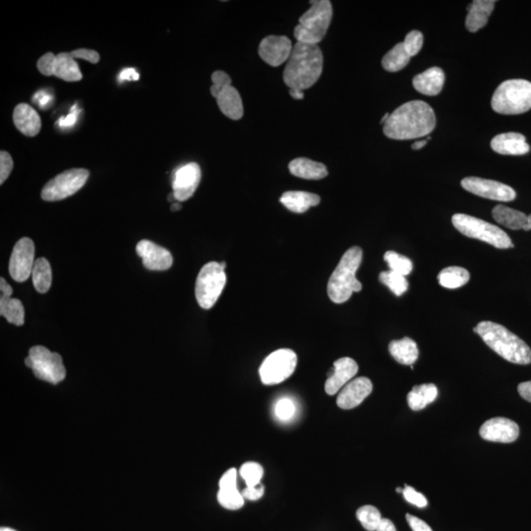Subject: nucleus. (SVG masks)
<instances>
[{"label": "nucleus", "mask_w": 531, "mask_h": 531, "mask_svg": "<svg viewBox=\"0 0 531 531\" xmlns=\"http://www.w3.org/2000/svg\"><path fill=\"white\" fill-rule=\"evenodd\" d=\"M0 531H16L14 530H11V528H2Z\"/></svg>", "instance_id": "nucleus-61"}, {"label": "nucleus", "mask_w": 531, "mask_h": 531, "mask_svg": "<svg viewBox=\"0 0 531 531\" xmlns=\"http://www.w3.org/2000/svg\"><path fill=\"white\" fill-rule=\"evenodd\" d=\"M404 499L408 502V503L415 505L418 508H425L427 506V499L425 498L424 495L416 491L411 486L406 485L403 491Z\"/></svg>", "instance_id": "nucleus-43"}, {"label": "nucleus", "mask_w": 531, "mask_h": 531, "mask_svg": "<svg viewBox=\"0 0 531 531\" xmlns=\"http://www.w3.org/2000/svg\"><path fill=\"white\" fill-rule=\"evenodd\" d=\"M358 365L353 358L343 357L334 361L331 374L325 384V391L330 396L339 393L341 389L357 374Z\"/></svg>", "instance_id": "nucleus-19"}, {"label": "nucleus", "mask_w": 531, "mask_h": 531, "mask_svg": "<svg viewBox=\"0 0 531 531\" xmlns=\"http://www.w3.org/2000/svg\"><path fill=\"white\" fill-rule=\"evenodd\" d=\"M35 262V245L32 239H20L14 246L9 262V272L12 279L18 282L27 281L32 275Z\"/></svg>", "instance_id": "nucleus-13"}, {"label": "nucleus", "mask_w": 531, "mask_h": 531, "mask_svg": "<svg viewBox=\"0 0 531 531\" xmlns=\"http://www.w3.org/2000/svg\"><path fill=\"white\" fill-rule=\"evenodd\" d=\"M518 391L521 398L531 403V381L521 383Z\"/></svg>", "instance_id": "nucleus-53"}, {"label": "nucleus", "mask_w": 531, "mask_h": 531, "mask_svg": "<svg viewBox=\"0 0 531 531\" xmlns=\"http://www.w3.org/2000/svg\"><path fill=\"white\" fill-rule=\"evenodd\" d=\"M445 83V73L439 67H432L413 78V87L420 94L437 95Z\"/></svg>", "instance_id": "nucleus-22"}, {"label": "nucleus", "mask_w": 531, "mask_h": 531, "mask_svg": "<svg viewBox=\"0 0 531 531\" xmlns=\"http://www.w3.org/2000/svg\"><path fill=\"white\" fill-rule=\"evenodd\" d=\"M217 501L224 508L231 511L241 509L244 505L243 494L238 491V486L220 488Z\"/></svg>", "instance_id": "nucleus-35"}, {"label": "nucleus", "mask_w": 531, "mask_h": 531, "mask_svg": "<svg viewBox=\"0 0 531 531\" xmlns=\"http://www.w3.org/2000/svg\"><path fill=\"white\" fill-rule=\"evenodd\" d=\"M25 363L33 370L35 376L43 381L56 385L63 381L66 376L61 356L59 353H52L45 346H33L29 351Z\"/></svg>", "instance_id": "nucleus-9"}, {"label": "nucleus", "mask_w": 531, "mask_h": 531, "mask_svg": "<svg viewBox=\"0 0 531 531\" xmlns=\"http://www.w3.org/2000/svg\"><path fill=\"white\" fill-rule=\"evenodd\" d=\"M81 114V109H78L77 105H73L70 114L67 116H62L59 119V126L61 129L73 128L77 122L79 114Z\"/></svg>", "instance_id": "nucleus-47"}, {"label": "nucleus", "mask_w": 531, "mask_h": 531, "mask_svg": "<svg viewBox=\"0 0 531 531\" xmlns=\"http://www.w3.org/2000/svg\"><path fill=\"white\" fill-rule=\"evenodd\" d=\"M56 57L52 52H47L44 54L39 61H38V69L43 75L54 76V63H56Z\"/></svg>", "instance_id": "nucleus-44"}, {"label": "nucleus", "mask_w": 531, "mask_h": 531, "mask_svg": "<svg viewBox=\"0 0 531 531\" xmlns=\"http://www.w3.org/2000/svg\"><path fill=\"white\" fill-rule=\"evenodd\" d=\"M435 126L436 117L432 107L422 100H411L390 114L383 131L394 140H413L429 135Z\"/></svg>", "instance_id": "nucleus-1"}, {"label": "nucleus", "mask_w": 531, "mask_h": 531, "mask_svg": "<svg viewBox=\"0 0 531 531\" xmlns=\"http://www.w3.org/2000/svg\"><path fill=\"white\" fill-rule=\"evenodd\" d=\"M54 76L67 82H77L83 78L78 63L71 56L70 52H61L57 54L56 63H54Z\"/></svg>", "instance_id": "nucleus-27"}, {"label": "nucleus", "mask_w": 531, "mask_h": 531, "mask_svg": "<svg viewBox=\"0 0 531 531\" xmlns=\"http://www.w3.org/2000/svg\"><path fill=\"white\" fill-rule=\"evenodd\" d=\"M410 59L411 56L404 49L403 43H399L383 57L382 66L389 72H398L410 63Z\"/></svg>", "instance_id": "nucleus-32"}, {"label": "nucleus", "mask_w": 531, "mask_h": 531, "mask_svg": "<svg viewBox=\"0 0 531 531\" xmlns=\"http://www.w3.org/2000/svg\"><path fill=\"white\" fill-rule=\"evenodd\" d=\"M289 95L295 100H302L305 98V92L300 90H295V88H289Z\"/></svg>", "instance_id": "nucleus-56"}, {"label": "nucleus", "mask_w": 531, "mask_h": 531, "mask_svg": "<svg viewBox=\"0 0 531 531\" xmlns=\"http://www.w3.org/2000/svg\"><path fill=\"white\" fill-rule=\"evenodd\" d=\"M461 186L468 192L486 199L501 202H509L516 199V191L511 186L490 179L465 177L461 180Z\"/></svg>", "instance_id": "nucleus-12"}, {"label": "nucleus", "mask_w": 531, "mask_h": 531, "mask_svg": "<svg viewBox=\"0 0 531 531\" xmlns=\"http://www.w3.org/2000/svg\"><path fill=\"white\" fill-rule=\"evenodd\" d=\"M0 315L11 324L22 326L25 320L22 302L16 298H0Z\"/></svg>", "instance_id": "nucleus-34"}, {"label": "nucleus", "mask_w": 531, "mask_h": 531, "mask_svg": "<svg viewBox=\"0 0 531 531\" xmlns=\"http://www.w3.org/2000/svg\"><path fill=\"white\" fill-rule=\"evenodd\" d=\"M288 169L294 176L312 179V180H319L329 174L325 164L306 159V157H298L291 161Z\"/></svg>", "instance_id": "nucleus-26"}, {"label": "nucleus", "mask_w": 531, "mask_h": 531, "mask_svg": "<svg viewBox=\"0 0 531 531\" xmlns=\"http://www.w3.org/2000/svg\"><path fill=\"white\" fill-rule=\"evenodd\" d=\"M372 390V382L368 378H356L339 391L337 404L343 410H353L369 396Z\"/></svg>", "instance_id": "nucleus-18"}, {"label": "nucleus", "mask_w": 531, "mask_h": 531, "mask_svg": "<svg viewBox=\"0 0 531 531\" xmlns=\"http://www.w3.org/2000/svg\"><path fill=\"white\" fill-rule=\"evenodd\" d=\"M140 79V75L137 71L134 68H125L121 71V75H119V82H124V81H138Z\"/></svg>", "instance_id": "nucleus-52"}, {"label": "nucleus", "mask_w": 531, "mask_h": 531, "mask_svg": "<svg viewBox=\"0 0 531 531\" xmlns=\"http://www.w3.org/2000/svg\"><path fill=\"white\" fill-rule=\"evenodd\" d=\"M403 489H401V488H398V489H397V492L398 493H403Z\"/></svg>", "instance_id": "nucleus-62"}, {"label": "nucleus", "mask_w": 531, "mask_h": 531, "mask_svg": "<svg viewBox=\"0 0 531 531\" xmlns=\"http://www.w3.org/2000/svg\"><path fill=\"white\" fill-rule=\"evenodd\" d=\"M384 260L389 265L391 271L398 272L404 277L408 276L413 271V262L406 256L399 254L394 251H387L385 253Z\"/></svg>", "instance_id": "nucleus-38"}, {"label": "nucleus", "mask_w": 531, "mask_h": 531, "mask_svg": "<svg viewBox=\"0 0 531 531\" xmlns=\"http://www.w3.org/2000/svg\"><path fill=\"white\" fill-rule=\"evenodd\" d=\"M73 59H84L91 63H98L100 61V54L95 50L87 49H79L70 52Z\"/></svg>", "instance_id": "nucleus-46"}, {"label": "nucleus", "mask_w": 531, "mask_h": 531, "mask_svg": "<svg viewBox=\"0 0 531 531\" xmlns=\"http://www.w3.org/2000/svg\"><path fill=\"white\" fill-rule=\"evenodd\" d=\"M238 482V470L236 468H231L222 476L221 480H220V488L224 487H236Z\"/></svg>", "instance_id": "nucleus-49"}, {"label": "nucleus", "mask_w": 531, "mask_h": 531, "mask_svg": "<svg viewBox=\"0 0 531 531\" xmlns=\"http://www.w3.org/2000/svg\"><path fill=\"white\" fill-rule=\"evenodd\" d=\"M494 0H475L468 7L465 27L471 33L477 32L488 23V18L494 9Z\"/></svg>", "instance_id": "nucleus-23"}, {"label": "nucleus", "mask_w": 531, "mask_h": 531, "mask_svg": "<svg viewBox=\"0 0 531 531\" xmlns=\"http://www.w3.org/2000/svg\"><path fill=\"white\" fill-rule=\"evenodd\" d=\"M12 169H13V160L11 155L2 151L0 153V183L3 184L4 181L8 178Z\"/></svg>", "instance_id": "nucleus-45"}, {"label": "nucleus", "mask_w": 531, "mask_h": 531, "mask_svg": "<svg viewBox=\"0 0 531 531\" xmlns=\"http://www.w3.org/2000/svg\"><path fill=\"white\" fill-rule=\"evenodd\" d=\"M404 49L411 57L415 56L422 49L423 35L420 31H411L406 35L403 42Z\"/></svg>", "instance_id": "nucleus-40"}, {"label": "nucleus", "mask_w": 531, "mask_h": 531, "mask_svg": "<svg viewBox=\"0 0 531 531\" xmlns=\"http://www.w3.org/2000/svg\"><path fill=\"white\" fill-rule=\"evenodd\" d=\"M52 95L44 92V91H40L33 95V102H37L40 109H45L52 102Z\"/></svg>", "instance_id": "nucleus-51"}, {"label": "nucleus", "mask_w": 531, "mask_h": 531, "mask_svg": "<svg viewBox=\"0 0 531 531\" xmlns=\"http://www.w3.org/2000/svg\"><path fill=\"white\" fill-rule=\"evenodd\" d=\"M468 270L461 267H448L440 272L438 279L442 288L454 289L461 288L470 281Z\"/></svg>", "instance_id": "nucleus-31"}, {"label": "nucleus", "mask_w": 531, "mask_h": 531, "mask_svg": "<svg viewBox=\"0 0 531 531\" xmlns=\"http://www.w3.org/2000/svg\"><path fill=\"white\" fill-rule=\"evenodd\" d=\"M298 355L288 348L277 349L268 356L259 369L261 381L264 385H277L286 381L295 371Z\"/></svg>", "instance_id": "nucleus-10"}, {"label": "nucleus", "mask_w": 531, "mask_h": 531, "mask_svg": "<svg viewBox=\"0 0 531 531\" xmlns=\"http://www.w3.org/2000/svg\"><path fill=\"white\" fill-rule=\"evenodd\" d=\"M380 282L387 286L396 296L403 295L408 289V282L406 277L393 271L382 272L379 276Z\"/></svg>", "instance_id": "nucleus-36"}, {"label": "nucleus", "mask_w": 531, "mask_h": 531, "mask_svg": "<svg viewBox=\"0 0 531 531\" xmlns=\"http://www.w3.org/2000/svg\"><path fill=\"white\" fill-rule=\"evenodd\" d=\"M201 169L196 162H189L179 167L172 180V189L177 202H184L192 197L201 181Z\"/></svg>", "instance_id": "nucleus-14"}, {"label": "nucleus", "mask_w": 531, "mask_h": 531, "mask_svg": "<svg viewBox=\"0 0 531 531\" xmlns=\"http://www.w3.org/2000/svg\"><path fill=\"white\" fill-rule=\"evenodd\" d=\"M454 226L468 238L479 239L483 243L491 244L499 249L514 247L511 238L503 229L477 217L465 214L454 215L452 217Z\"/></svg>", "instance_id": "nucleus-7"}, {"label": "nucleus", "mask_w": 531, "mask_h": 531, "mask_svg": "<svg viewBox=\"0 0 531 531\" xmlns=\"http://www.w3.org/2000/svg\"><path fill=\"white\" fill-rule=\"evenodd\" d=\"M479 433L486 441L508 444L515 442L520 436V427L509 418L495 417L484 422Z\"/></svg>", "instance_id": "nucleus-16"}, {"label": "nucleus", "mask_w": 531, "mask_h": 531, "mask_svg": "<svg viewBox=\"0 0 531 531\" xmlns=\"http://www.w3.org/2000/svg\"><path fill=\"white\" fill-rule=\"evenodd\" d=\"M495 221L508 229L518 231L528 226V217L523 212L511 209L504 205H498L492 210Z\"/></svg>", "instance_id": "nucleus-28"}, {"label": "nucleus", "mask_w": 531, "mask_h": 531, "mask_svg": "<svg viewBox=\"0 0 531 531\" xmlns=\"http://www.w3.org/2000/svg\"><path fill=\"white\" fill-rule=\"evenodd\" d=\"M406 521L410 525L413 531H433L432 528L424 521L416 518L415 516L406 515Z\"/></svg>", "instance_id": "nucleus-50"}, {"label": "nucleus", "mask_w": 531, "mask_h": 531, "mask_svg": "<svg viewBox=\"0 0 531 531\" xmlns=\"http://www.w3.org/2000/svg\"><path fill=\"white\" fill-rule=\"evenodd\" d=\"M376 531H397V530L396 526L391 521L387 520V518H382Z\"/></svg>", "instance_id": "nucleus-55"}, {"label": "nucleus", "mask_w": 531, "mask_h": 531, "mask_svg": "<svg viewBox=\"0 0 531 531\" xmlns=\"http://www.w3.org/2000/svg\"><path fill=\"white\" fill-rule=\"evenodd\" d=\"M167 200H169V202H177L176 196H174V192L169 194V197H167Z\"/></svg>", "instance_id": "nucleus-59"}, {"label": "nucleus", "mask_w": 531, "mask_h": 531, "mask_svg": "<svg viewBox=\"0 0 531 531\" xmlns=\"http://www.w3.org/2000/svg\"><path fill=\"white\" fill-rule=\"evenodd\" d=\"M90 172L85 169H71L62 172L45 184L42 199L56 202L74 195L87 183Z\"/></svg>", "instance_id": "nucleus-11"}, {"label": "nucleus", "mask_w": 531, "mask_h": 531, "mask_svg": "<svg viewBox=\"0 0 531 531\" xmlns=\"http://www.w3.org/2000/svg\"><path fill=\"white\" fill-rule=\"evenodd\" d=\"M295 404L288 398L279 399L275 406V413H276L277 417L284 421L293 418V415H295Z\"/></svg>", "instance_id": "nucleus-41"}, {"label": "nucleus", "mask_w": 531, "mask_h": 531, "mask_svg": "<svg viewBox=\"0 0 531 531\" xmlns=\"http://www.w3.org/2000/svg\"><path fill=\"white\" fill-rule=\"evenodd\" d=\"M180 209H181L180 202L172 203V205H171L172 212H176V210H179Z\"/></svg>", "instance_id": "nucleus-58"}, {"label": "nucleus", "mask_w": 531, "mask_h": 531, "mask_svg": "<svg viewBox=\"0 0 531 531\" xmlns=\"http://www.w3.org/2000/svg\"><path fill=\"white\" fill-rule=\"evenodd\" d=\"M279 201L286 209L298 214H302L311 207L319 205L321 198L314 193L305 192V191H288L282 194Z\"/></svg>", "instance_id": "nucleus-25"}, {"label": "nucleus", "mask_w": 531, "mask_h": 531, "mask_svg": "<svg viewBox=\"0 0 531 531\" xmlns=\"http://www.w3.org/2000/svg\"><path fill=\"white\" fill-rule=\"evenodd\" d=\"M389 351L396 361L403 365L413 366L418 358L417 344L410 338L391 341Z\"/></svg>", "instance_id": "nucleus-29"}, {"label": "nucleus", "mask_w": 531, "mask_h": 531, "mask_svg": "<svg viewBox=\"0 0 531 531\" xmlns=\"http://www.w3.org/2000/svg\"><path fill=\"white\" fill-rule=\"evenodd\" d=\"M494 152L505 155H521L530 152V145L521 133L509 132L495 136L491 141Z\"/></svg>", "instance_id": "nucleus-20"}, {"label": "nucleus", "mask_w": 531, "mask_h": 531, "mask_svg": "<svg viewBox=\"0 0 531 531\" xmlns=\"http://www.w3.org/2000/svg\"><path fill=\"white\" fill-rule=\"evenodd\" d=\"M239 475L246 483V487L255 486L260 484L261 479L264 475V468L259 463L254 461H248L241 465Z\"/></svg>", "instance_id": "nucleus-39"}, {"label": "nucleus", "mask_w": 531, "mask_h": 531, "mask_svg": "<svg viewBox=\"0 0 531 531\" xmlns=\"http://www.w3.org/2000/svg\"><path fill=\"white\" fill-rule=\"evenodd\" d=\"M312 6L299 19L294 28V37L299 43L317 45L326 36L332 18V7L329 0L311 1Z\"/></svg>", "instance_id": "nucleus-5"}, {"label": "nucleus", "mask_w": 531, "mask_h": 531, "mask_svg": "<svg viewBox=\"0 0 531 531\" xmlns=\"http://www.w3.org/2000/svg\"><path fill=\"white\" fill-rule=\"evenodd\" d=\"M523 231H531V215L528 216V226H526L525 229H523Z\"/></svg>", "instance_id": "nucleus-60"}, {"label": "nucleus", "mask_w": 531, "mask_h": 531, "mask_svg": "<svg viewBox=\"0 0 531 531\" xmlns=\"http://www.w3.org/2000/svg\"><path fill=\"white\" fill-rule=\"evenodd\" d=\"M323 54L317 45L296 42L284 71V81L289 88L305 91L312 87L321 76Z\"/></svg>", "instance_id": "nucleus-2"}, {"label": "nucleus", "mask_w": 531, "mask_h": 531, "mask_svg": "<svg viewBox=\"0 0 531 531\" xmlns=\"http://www.w3.org/2000/svg\"><path fill=\"white\" fill-rule=\"evenodd\" d=\"M0 291H1V298H10L12 293H13V289L7 284L3 277L0 279Z\"/></svg>", "instance_id": "nucleus-54"}, {"label": "nucleus", "mask_w": 531, "mask_h": 531, "mask_svg": "<svg viewBox=\"0 0 531 531\" xmlns=\"http://www.w3.org/2000/svg\"><path fill=\"white\" fill-rule=\"evenodd\" d=\"M264 493V485L260 483V484L255 485V486L246 487L241 494H243L244 499L249 500V501H257V500L262 498Z\"/></svg>", "instance_id": "nucleus-48"}, {"label": "nucleus", "mask_w": 531, "mask_h": 531, "mask_svg": "<svg viewBox=\"0 0 531 531\" xmlns=\"http://www.w3.org/2000/svg\"><path fill=\"white\" fill-rule=\"evenodd\" d=\"M356 518L360 521L363 528L368 531H376L378 525L381 523L383 518L379 509L370 506V505L358 509L356 511Z\"/></svg>", "instance_id": "nucleus-37"}, {"label": "nucleus", "mask_w": 531, "mask_h": 531, "mask_svg": "<svg viewBox=\"0 0 531 531\" xmlns=\"http://www.w3.org/2000/svg\"><path fill=\"white\" fill-rule=\"evenodd\" d=\"M426 144L427 140H420L417 141V142H415V144L411 146V148H413V150H420L422 149V148H424Z\"/></svg>", "instance_id": "nucleus-57"}, {"label": "nucleus", "mask_w": 531, "mask_h": 531, "mask_svg": "<svg viewBox=\"0 0 531 531\" xmlns=\"http://www.w3.org/2000/svg\"><path fill=\"white\" fill-rule=\"evenodd\" d=\"M212 82L213 85L210 88V94L213 95V97L217 98L222 90H224L227 86L231 85V79L224 71H216V72L213 73Z\"/></svg>", "instance_id": "nucleus-42"}, {"label": "nucleus", "mask_w": 531, "mask_h": 531, "mask_svg": "<svg viewBox=\"0 0 531 531\" xmlns=\"http://www.w3.org/2000/svg\"><path fill=\"white\" fill-rule=\"evenodd\" d=\"M136 251L142 258L146 269L150 271H167L174 262L169 250L150 240H141L136 246Z\"/></svg>", "instance_id": "nucleus-17"}, {"label": "nucleus", "mask_w": 531, "mask_h": 531, "mask_svg": "<svg viewBox=\"0 0 531 531\" xmlns=\"http://www.w3.org/2000/svg\"><path fill=\"white\" fill-rule=\"evenodd\" d=\"M473 332L479 334L484 343L504 360L515 364L531 363V348L515 334L497 323L480 322Z\"/></svg>", "instance_id": "nucleus-3"}, {"label": "nucleus", "mask_w": 531, "mask_h": 531, "mask_svg": "<svg viewBox=\"0 0 531 531\" xmlns=\"http://www.w3.org/2000/svg\"><path fill=\"white\" fill-rule=\"evenodd\" d=\"M291 40L284 36H269L261 42L259 56L272 67L282 66L288 61L293 52Z\"/></svg>", "instance_id": "nucleus-15"}, {"label": "nucleus", "mask_w": 531, "mask_h": 531, "mask_svg": "<svg viewBox=\"0 0 531 531\" xmlns=\"http://www.w3.org/2000/svg\"><path fill=\"white\" fill-rule=\"evenodd\" d=\"M361 262L362 250L360 247L354 246L344 253L328 284V294L332 302L341 305L348 301L353 293L361 291L362 284L355 277Z\"/></svg>", "instance_id": "nucleus-4"}, {"label": "nucleus", "mask_w": 531, "mask_h": 531, "mask_svg": "<svg viewBox=\"0 0 531 531\" xmlns=\"http://www.w3.org/2000/svg\"><path fill=\"white\" fill-rule=\"evenodd\" d=\"M226 284V275L221 264L210 262L201 269L195 284V295L203 309L216 305Z\"/></svg>", "instance_id": "nucleus-8"}, {"label": "nucleus", "mask_w": 531, "mask_h": 531, "mask_svg": "<svg viewBox=\"0 0 531 531\" xmlns=\"http://www.w3.org/2000/svg\"><path fill=\"white\" fill-rule=\"evenodd\" d=\"M491 105L500 114H525L531 109V83L523 79L505 81L495 91Z\"/></svg>", "instance_id": "nucleus-6"}, {"label": "nucleus", "mask_w": 531, "mask_h": 531, "mask_svg": "<svg viewBox=\"0 0 531 531\" xmlns=\"http://www.w3.org/2000/svg\"><path fill=\"white\" fill-rule=\"evenodd\" d=\"M14 124L17 129L28 137L39 134L42 121L38 112L27 104H19L14 109Z\"/></svg>", "instance_id": "nucleus-21"}, {"label": "nucleus", "mask_w": 531, "mask_h": 531, "mask_svg": "<svg viewBox=\"0 0 531 531\" xmlns=\"http://www.w3.org/2000/svg\"><path fill=\"white\" fill-rule=\"evenodd\" d=\"M438 397V389L434 384L415 386L408 394V403L413 410H421L432 403Z\"/></svg>", "instance_id": "nucleus-30"}, {"label": "nucleus", "mask_w": 531, "mask_h": 531, "mask_svg": "<svg viewBox=\"0 0 531 531\" xmlns=\"http://www.w3.org/2000/svg\"><path fill=\"white\" fill-rule=\"evenodd\" d=\"M32 277L33 286L37 289V291H39L40 293H47L52 282V268H50L49 261L45 258H39V259L36 260Z\"/></svg>", "instance_id": "nucleus-33"}, {"label": "nucleus", "mask_w": 531, "mask_h": 531, "mask_svg": "<svg viewBox=\"0 0 531 531\" xmlns=\"http://www.w3.org/2000/svg\"><path fill=\"white\" fill-rule=\"evenodd\" d=\"M217 105L224 116L233 121L243 116V104L238 91L233 85L227 86L216 98Z\"/></svg>", "instance_id": "nucleus-24"}]
</instances>
